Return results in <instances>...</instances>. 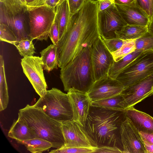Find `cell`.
I'll list each match as a JSON object with an SVG mask.
<instances>
[{
    "instance_id": "cell-45",
    "label": "cell",
    "mask_w": 153,
    "mask_h": 153,
    "mask_svg": "<svg viewBox=\"0 0 153 153\" xmlns=\"http://www.w3.org/2000/svg\"><path fill=\"white\" fill-rule=\"evenodd\" d=\"M151 5L153 9V0H149Z\"/></svg>"
},
{
    "instance_id": "cell-11",
    "label": "cell",
    "mask_w": 153,
    "mask_h": 153,
    "mask_svg": "<svg viewBox=\"0 0 153 153\" xmlns=\"http://www.w3.org/2000/svg\"><path fill=\"white\" fill-rule=\"evenodd\" d=\"M91 60L95 81L108 75L114 61L100 36L92 46Z\"/></svg>"
},
{
    "instance_id": "cell-33",
    "label": "cell",
    "mask_w": 153,
    "mask_h": 153,
    "mask_svg": "<svg viewBox=\"0 0 153 153\" xmlns=\"http://www.w3.org/2000/svg\"><path fill=\"white\" fill-rule=\"evenodd\" d=\"M101 38L105 45L111 53L119 49L122 46L125 41L117 38L108 39L102 37Z\"/></svg>"
},
{
    "instance_id": "cell-26",
    "label": "cell",
    "mask_w": 153,
    "mask_h": 153,
    "mask_svg": "<svg viewBox=\"0 0 153 153\" xmlns=\"http://www.w3.org/2000/svg\"><path fill=\"white\" fill-rule=\"evenodd\" d=\"M24 145L27 149L32 153H41L52 147L50 142L41 138H35L24 141L16 140Z\"/></svg>"
},
{
    "instance_id": "cell-27",
    "label": "cell",
    "mask_w": 153,
    "mask_h": 153,
    "mask_svg": "<svg viewBox=\"0 0 153 153\" xmlns=\"http://www.w3.org/2000/svg\"><path fill=\"white\" fill-rule=\"evenodd\" d=\"M21 56L23 57L33 56L36 53L35 48L30 37L22 39L13 42Z\"/></svg>"
},
{
    "instance_id": "cell-42",
    "label": "cell",
    "mask_w": 153,
    "mask_h": 153,
    "mask_svg": "<svg viewBox=\"0 0 153 153\" xmlns=\"http://www.w3.org/2000/svg\"><path fill=\"white\" fill-rule=\"evenodd\" d=\"M114 3L116 4H127L132 3L135 0H113Z\"/></svg>"
},
{
    "instance_id": "cell-30",
    "label": "cell",
    "mask_w": 153,
    "mask_h": 153,
    "mask_svg": "<svg viewBox=\"0 0 153 153\" xmlns=\"http://www.w3.org/2000/svg\"><path fill=\"white\" fill-rule=\"evenodd\" d=\"M135 42L136 50L145 51L152 50L153 35L148 31L140 37L135 39Z\"/></svg>"
},
{
    "instance_id": "cell-15",
    "label": "cell",
    "mask_w": 153,
    "mask_h": 153,
    "mask_svg": "<svg viewBox=\"0 0 153 153\" xmlns=\"http://www.w3.org/2000/svg\"><path fill=\"white\" fill-rule=\"evenodd\" d=\"M67 92L72 108L73 120L84 127L89 114L91 101L86 93L73 88Z\"/></svg>"
},
{
    "instance_id": "cell-24",
    "label": "cell",
    "mask_w": 153,
    "mask_h": 153,
    "mask_svg": "<svg viewBox=\"0 0 153 153\" xmlns=\"http://www.w3.org/2000/svg\"><path fill=\"white\" fill-rule=\"evenodd\" d=\"M91 106L116 110H124L126 108L124 99L121 94L91 102Z\"/></svg>"
},
{
    "instance_id": "cell-39",
    "label": "cell",
    "mask_w": 153,
    "mask_h": 153,
    "mask_svg": "<svg viewBox=\"0 0 153 153\" xmlns=\"http://www.w3.org/2000/svg\"><path fill=\"white\" fill-rule=\"evenodd\" d=\"M99 4V11L103 10L114 4L113 0H97Z\"/></svg>"
},
{
    "instance_id": "cell-41",
    "label": "cell",
    "mask_w": 153,
    "mask_h": 153,
    "mask_svg": "<svg viewBox=\"0 0 153 153\" xmlns=\"http://www.w3.org/2000/svg\"><path fill=\"white\" fill-rule=\"evenodd\" d=\"M143 140L147 153H153V144L148 142L144 140Z\"/></svg>"
},
{
    "instance_id": "cell-8",
    "label": "cell",
    "mask_w": 153,
    "mask_h": 153,
    "mask_svg": "<svg viewBox=\"0 0 153 153\" xmlns=\"http://www.w3.org/2000/svg\"><path fill=\"white\" fill-rule=\"evenodd\" d=\"M23 71L36 92L40 96H44L47 88L43 73V67L40 57L31 56L21 59Z\"/></svg>"
},
{
    "instance_id": "cell-1",
    "label": "cell",
    "mask_w": 153,
    "mask_h": 153,
    "mask_svg": "<svg viewBox=\"0 0 153 153\" xmlns=\"http://www.w3.org/2000/svg\"><path fill=\"white\" fill-rule=\"evenodd\" d=\"M97 0H86L81 8L71 16L65 34L58 45L59 67L65 66L100 36Z\"/></svg>"
},
{
    "instance_id": "cell-31",
    "label": "cell",
    "mask_w": 153,
    "mask_h": 153,
    "mask_svg": "<svg viewBox=\"0 0 153 153\" xmlns=\"http://www.w3.org/2000/svg\"><path fill=\"white\" fill-rule=\"evenodd\" d=\"M0 40L12 44L18 39L14 32L7 25L0 23Z\"/></svg>"
},
{
    "instance_id": "cell-20",
    "label": "cell",
    "mask_w": 153,
    "mask_h": 153,
    "mask_svg": "<svg viewBox=\"0 0 153 153\" xmlns=\"http://www.w3.org/2000/svg\"><path fill=\"white\" fill-rule=\"evenodd\" d=\"M8 136L19 141L38 138L33 130L18 119L13 122L9 131Z\"/></svg>"
},
{
    "instance_id": "cell-38",
    "label": "cell",
    "mask_w": 153,
    "mask_h": 153,
    "mask_svg": "<svg viewBox=\"0 0 153 153\" xmlns=\"http://www.w3.org/2000/svg\"><path fill=\"white\" fill-rule=\"evenodd\" d=\"M60 0H39L36 3L32 6L28 7H36L45 5L56 9V7Z\"/></svg>"
},
{
    "instance_id": "cell-3",
    "label": "cell",
    "mask_w": 153,
    "mask_h": 153,
    "mask_svg": "<svg viewBox=\"0 0 153 153\" xmlns=\"http://www.w3.org/2000/svg\"><path fill=\"white\" fill-rule=\"evenodd\" d=\"M18 119L33 130L38 138L51 142L52 147L64 145L61 123L50 117L40 108L27 104L19 110Z\"/></svg>"
},
{
    "instance_id": "cell-16",
    "label": "cell",
    "mask_w": 153,
    "mask_h": 153,
    "mask_svg": "<svg viewBox=\"0 0 153 153\" xmlns=\"http://www.w3.org/2000/svg\"><path fill=\"white\" fill-rule=\"evenodd\" d=\"M115 4L127 24L147 26L150 22L147 14L135 1L127 4Z\"/></svg>"
},
{
    "instance_id": "cell-25",
    "label": "cell",
    "mask_w": 153,
    "mask_h": 153,
    "mask_svg": "<svg viewBox=\"0 0 153 153\" xmlns=\"http://www.w3.org/2000/svg\"><path fill=\"white\" fill-rule=\"evenodd\" d=\"M0 110L5 109L9 102L8 88L6 78L4 62L3 56H0Z\"/></svg>"
},
{
    "instance_id": "cell-43",
    "label": "cell",
    "mask_w": 153,
    "mask_h": 153,
    "mask_svg": "<svg viewBox=\"0 0 153 153\" xmlns=\"http://www.w3.org/2000/svg\"><path fill=\"white\" fill-rule=\"evenodd\" d=\"M27 7H31L34 5L39 0H24Z\"/></svg>"
},
{
    "instance_id": "cell-34",
    "label": "cell",
    "mask_w": 153,
    "mask_h": 153,
    "mask_svg": "<svg viewBox=\"0 0 153 153\" xmlns=\"http://www.w3.org/2000/svg\"><path fill=\"white\" fill-rule=\"evenodd\" d=\"M49 37L53 44L58 46L59 42V27L56 16L49 32Z\"/></svg>"
},
{
    "instance_id": "cell-10",
    "label": "cell",
    "mask_w": 153,
    "mask_h": 153,
    "mask_svg": "<svg viewBox=\"0 0 153 153\" xmlns=\"http://www.w3.org/2000/svg\"><path fill=\"white\" fill-rule=\"evenodd\" d=\"M98 20L100 36L107 39L116 38V32L127 25L114 4L103 10L99 11Z\"/></svg>"
},
{
    "instance_id": "cell-37",
    "label": "cell",
    "mask_w": 153,
    "mask_h": 153,
    "mask_svg": "<svg viewBox=\"0 0 153 153\" xmlns=\"http://www.w3.org/2000/svg\"><path fill=\"white\" fill-rule=\"evenodd\" d=\"M94 153H123V152L117 147L103 146L97 147Z\"/></svg>"
},
{
    "instance_id": "cell-6",
    "label": "cell",
    "mask_w": 153,
    "mask_h": 153,
    "mask_svg": "<svg viewBox=\"0 0 153 153\" xmlns=\"http://www.w3.org/2000/svg\"><path fill=\"white\" fill-rule=\"evenodd\" d=\"M30 27L29 36L33 40H46L55 19L54 9L47 6L27 7Z\"/></svg>"
},
{
    "instance_id": "cell-9",
    "label": "cell",
    "mask_w": 153,
    "mask_h": 153,
    "mask_svg": "<svg viewBox=\"0 0 153 153\" xmlns=\"http://www.w3.org/2000/svg\"><path fill=\"white\" fill-rule=\"evenodd\" d=\"M65 143L62 147L94 148L97 147L83 126L71 120L61 123Z\"/></svg>"
},
{
    "instance_id": "cell-5",
    "label": "cell",
    "mask_w": 153,
    "mask_h": 153,
    "mask_svg": "<svg viewBox=\"0 0 153 153\" xmlns=\"http://www.w3.org/2000/svg\"><path fill=\"white\" fill-rule=\"evenodd\" d=\"M34 105L41 108L52 118L60 122L73 120V112L68 94L55 88L47 90Z\"/></svg>"
},
{
    "instance_id": "cell-21",
    "label": "cell",
    "mask_w": 153,
    "mask_h": 153,
    "mask_svg": "<svg viewBox=\"0 0 153 153\" xmlns=\"http://www.w3.org/2000/svg\"><path fill=\"white\" fill-rule=\"evenodd\" d=\"M44 70L49 72L58 67L59 53L58 46L51 44L40 52Z\"/></svg>"
},
{
    "instance_id": "cell-44",
    "label": "cell",
    "mask_w": 153,
    "mask_h": 153,
    "mask_svg": "<svg viewBox=\"0 0 153 153\" xmlns=\"http://www.w3.org/2000/svg\"><path fill=\"white\" fill-rule=\"evenodd\" d=\"M148 32L153 35V19L147 26Z\"/></svg>"
},
{
    "instance_id": "cell-2",
    "label": "cell",
    "mask_w": 153,
    "mask_h": 153,
    "mask_svg": "<svg viewBox=\"0 0 153 153\" xmlns=\"http://www.w3.org/2000/svg\"><path fill=\"white\" fill-rule=\"evenodd\" d=\"M126 117L125 110L91 106L84 127L97 147H117L123 152L120 128Z\"/></svg>"
},
{
    "instance_id": "cell-47",
    "label": "cell",
    "mask_w": 153,
    "mask_h": 153,
    "mask_svg": "<svg viewBox=\"0 0 153 153\" xmlns=\"http://www.w3.org/2000/svg\"><path fill=\"white\" fill-rule=\"evenodd\" d=\"M152 51H153V48L152 49Z\"/></svg>"
},
{
    "instance_id": "cell-18",
    "label": "cell",
    "mask_w": 153,
    "mask_h": 153,
    "mask_svg": "<svg viewBox=\"0 0 153 153\" xmlns=\"http://www.w3.org/2000/svg\"><path fill=\"white\" fill-rule=\"evenodd\" d=\"M126 115L139 131L153 134V117L134 107L125 109Z\"/></svg>"
},
{
    "instance_id": "cell-28",
    "label": "cell",
    "mask_w": 153,
    "mask_h": 153,
    "mask_svg": "<svg viewBox=\"0 0 153 153\" xmlns=\"http://www.w3.org/2000/svg\"><path fill=\"white\" fill-rule=\"evenodd\" d=\"M0 3L9 12L18 14L27 12V6L20 0H0Z\"/></svg>"
},
{
    "instance_id": "cell-19",
    "label": "cell",
    "mask_w": 153,
    "mask_h": 153,
    "mask_svg": "<svg viewBox=\"0 0 153 153\" xmlns=\"http://www.w3.org/2000/svg\"><path fill=\"white\" fill-rule=\"evenodd\" d=\"M56 12L59 27V43L65 34L71 16L68 0H60L56 7Z\"/></svg>"
},
{
    "instance_id": "cell-36",
    "label": "cell",
    "mask_w": 153,
    "mask_h": 153,
    "mask_svg": "<svg viewBox=\"0 0 153 153\" xmlns=\"http://www.w3.org/2000/svg\"><path fill=\"white\" fill-rule=\"evenodd\" d=\"M86 0H68L71 16L78 11L84 5Z\"/></svg>"
},
{
    "instance_id": "cell-32",
    "label": "cell",
    "mask_w": 153,
    "mask_h": 153,
    "mask_svg": "<svg viewBox=\"0 0 153 153\" xmlns=\"http://www.w3.org/2000/svg\"><path fill=\"white\" fill-rule=\"evenodd\" d=\"M97 147L94 148L79 147H65L62 146L58 149L52 150L49 152L51 153H94Z\"/></svg>"
},
{
    "instance_id": "cell-12",
    "label": "cell",
    "mask_w": 153,
    "mask_h": 153,
    "mask_svg": "<svg viewBox=\"0 0 153 153\" xmlns=\"http://www.w3.org/2000/svg\"><path fill=\"white\" fill-rule=\"evenodd\" d=\"M120 133L123 153H147L139 131L127 116L121 124Z\"/></svg>"
},
{
    "instance_id": "cell-29",
    "label": "cell",
    "mask_w": 153,
    "mask_h": 153,
    "mask_svg": "<svg viewBox=\"0 0 153 153\" xmlns=\"http://www.w3.org/2000/svg\"><path fill=\"white\" fill-rule=\"evenodd\" d=\"M135 40H125L122 46L118 50L111 53L114 61L117 62L136 50Z\"/></svg>"
},
{
    "instance_id": "cell-7",
    "label": "cell",
    "mask_w": 153,
    "mask_h": 153,
    "mask_svg": "<svg viewBox=\"0 0 153 153\" xmlns=\"http://www.w3.org/2000/svg\"><path fill=\"white\" fill-rule=\"evenodd\" d=\"M153 73V52L146 51L124 68L116 79L124 88Z\"/></svg>"
},
{
    "instance_id": "cell-23",
    "label": "cell",
    "mask_w": 153,
    "mask_h": 153,
    "mask_svg": "<svg viewBox=\"0 0 153 153\" xmlns=\"http://www.w3.org/2000/svg\"><path fill=\"white\" fill-rule=\"evenodd\" d=\"M145 51L135 50L117 62L114 61L109 70L108 75L113 78L116 79L121 71Z\"/></svg>"
},
{
    "instance_id": "cell-22",
    "label": "cell",
    "mask_w": 153,
    "mask_h": 153,
    "mask_svg": "<svg viewBox=\"0 0 153 153\" xmlns=\"http://www.w3.org/2000/svg\"><path fill=\"white\" fill-rule=\"evenodd\" d=\"M148 31L147 26L127 24L115 33L117 38L124 40H135Z\"/></svg>"
},
{
    "instance_id": "cell-46",
    "label": "cell",
    "mask_w": 153,
    "mask_h": 153,
    "mask_svg": "<svg viewBox=\"0 0 153 153\" xmlns=\"http://www.w3.org/2000/svg\"><path fill=\"white\" fill-rule=\"evenodd\" d=\"M25 5H26L25 4V2L24 0H20Z\"/></svg>"
},
{
    "instance_id": "cell-40",
    "label": "cell",
    "mask_w": 153,
    "mask_h": 153,
    "mask_svg": "<svg viewBox=\"0 0 153 153\" xmlns=\"http://www.w3.org/2000/svg\"><path fill=\"white\" fill-rule=\"evenodd\" d=\"M142 138L148 142L153 144V134L139 131Z\"/></svg>"
},
{
    "instance_id": "cell-35",
    "label": "cell",
    "mask_w": 153,
    "mask_h": 153,
    "mask_svg": "<svg viewBox=\"0 0 153 153\" xmlns=\"http://www.w3.org/2000/svg\"><path fill=\"white\" fill-rule=\"evenodd\" d=\"M135 2L147 14L150 22L153 19V9L149 0H135Z\"/></svg>"
},
{
    "instance_id": "cell-17",
    "label": "cell",
    "mask_w": 153,
    "mask_h": 153,
    "mask_svg": "<svg viewBox=\"0 0 153 153\" xmlns=\"http://www.w3.org/2000/svg\"><path fill=\"white\" fill-rule=\"evenodd\" d=\"M0 6V23L7 25L15 33L18 40L30 37L25 27V13L13 14L7 11L1 3Z\"/></svg>"
},
{
    "instance_id": "cell-4",
    "label": "cell",
    "mask_w": 153,
    "mask_h": 153,
    "mask_svg": "<svg viewBox=\"0 0 153 153\" xmlns=\"http://www.w3.org/2000/svg\"><path fill=\"white\" fill-rule=\"evenodd\" d=\"M91 46L84 48L61 68L60 77L65 91L73 88L87 93L95 81L91 60Z\"/></svg>"
},
{
    "instance_id": "cell-14",
    "label": "cell",
    "mask_w": 153,
    "mask_h": 153,
    "mask_svg": "<svg viewBox=\"0 0 153 153\" xmlns=\"http://www.w3.org/2000/svg\"><path fill=\"white\" fill-rule=\"evenodd\" d=\"M124 89L121 82L107 75L95 81L87 93L91 102L120 94Z\"/></svg>"
},
{
    "instance_id": "cell-13",
    "label": "cell",
    "mask_w": 153,
    "mask_h": 153,
    "mask_svg": "<svg viewBox=\"0 0 153 153\" xmlns=\"http://www.w3.org/2000/svg\"><path fill=\"white\" fill-rule=\"evenodd\" d=\"M153 94V73L124 88L121 94L124 99L125 109L134 107Z\"/></svg>"
}]
</instances>
